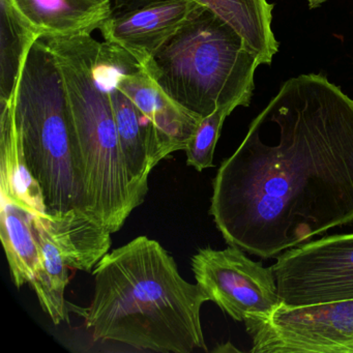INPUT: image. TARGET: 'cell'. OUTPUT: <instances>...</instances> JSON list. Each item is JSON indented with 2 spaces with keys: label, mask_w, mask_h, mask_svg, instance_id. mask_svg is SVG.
Here are the masks:
<instances>
[{
  "label": "cell",
  "mask_w": 353,
  "mask_h": 353,
  "mask_svg": "<svg viewBox=\"0 0 353 353\" xmlns=\"http://www.w3.org/2000/svg\"><path fill=\"white\" fill-rule=\"evenodd\" d=\"M210 214L262 259L352 224V99L316 74L285 82L221 164Z\"/></svg>",
  "instance_id": "6da1fadb"
},
{
  "label": "cell",
  "mask_w": 353,
  "mask_h": 353,
  "mask_svg": "<svg viewBox=\"0 0 353 353\" xmlns=\"http://www.w3.org/2000/svg\"><path fill=\"white\" fill-rule=\"evenodd\" d=\"M92 274V303L71 307L84 318L94 341L154 352L208 350L201 307L210 299L197 283L181 276L159 241L136 237L108 252Z\"/></svg>",
  "instance_id": "7a4b0ae2"
},
{
  "label": "cell",
  "mask_w": 353,
  "mask_h": 353,
  "mask_svg": "<svg viewBox=\"0 0 353 353\" xmlns=\"http://www.w3.org/2000/svg\"><path fill=\"white\" fill-rule=\"evenodd\" d=\"M65 88L84 183V210L111 233L143 203L128 171L110 98L115 49L92 34L40 38Z\"/></svg>",
  "instance_id": "3957f363"
},
{
  "label": "cell",
  "mask_w": 353,
  "mask_h": 353,
  "mask_svg": "<svg viewBox=\"0 0 353 353\" xmlns=\"http://www.w3.org/2000/svg\"><path fill=\"white\" fill-rule=\"evenodd\" d=\"M261 65L241 36L204 9L143 69L171 99L205 117L222 107H248Z\"/></svg>",
  "instance_id": "277c9868"
},
{
  "label": "cell",
  "mask_w": 353,
  "mask_h": 353,
  "mask_svg": "<svg viewBox=\"0 0 353 353\" xmlns=\"http://www.w3.org/2000/svg\"><path fill=\"white\" fill-rule=\"evenodd\" d=\"M24 158L47 214L84 210V183L61 72L41 39L22 61L13 90Z\"/></svg>",
  "instance_id": "5b68a950"
},
{
  "label": "cell",
  "mask_w": 353,
  "mask_h": 353,
  "mask_svg": "<svg viewBox=\"0 0 353 353\" xmlns=\"http://www.w3.org/2000/svg\"><path fill=\"white\" fill-rule=\"evenodd\" d=\"M253 353H353V299L280 305L265 318L245 320Z\"/></svg>",
  "instance_id": "8992f818"
},
{
  "label": "cell",
  "mask_w": 353,
  "mask_h": 353,
  "mask_svg": "<svg viewBox=\"0 0 353 353\" xmlns=\"http://www.w3.org/2000/svg\"><path fill=\"white\" fill-rule=\"evenodd\" d=\"M288 307L353 299V232L287 250L272 266Z\"/></svg>",
  "instance_id": "52a82bcc"
},
{
  "label": "cell",
  "mask_w": 353,
  "mask_h": 353,
  "mask_svg": "<svg viewBox=\"0 0 353 353\" xmlns=\"http://www.w3.org/2000/svg\"><path fill=\"white\" fill-rule=\"evenodd\" d=\"M192 268L210 301L235 321L268 317L283 303L272 266L253 261L239 248L198 250Z\"/></svg>",
  "instance_id": "ba28073f"
},
{
  "label": "cell",
  "mask_w": 353,
  "mask_h": 353,
  "mask_svg": "<svg viewBox=\"0 0 353 353\" xmlns=\"http://www.w3.org/2000/svg\"><path fill=\"white\" fill-rule=\"evenodd\" d=\"M117 85L145 121L154 167L173 152L185 150L202 117L171 99L131 55L117 73Z\"/></svg>",
  "instance_id": "9c48e42d"
},
{
  "label": "cell",
  "mask_w": 353,
  "mask_h": 353,
  "mask_svg": "<svg viewBox=\"0 0 353 353\" xmlns=\"http://www.w3.org/2000/svg\"><path fill=\"white\" fill-rule=\"evenodd\" d=\"M205 8L194 0H158L114 11L99 28L104 42L131 55L142 68Z\"/></svg>",
  "instance_id": "30bf717a"
},
{
  "label": "cell",
  "mask_w": 353,
  "mask_h": 353,
  "mask_svg": "<svg viewBox=\"0 0 353 353\" xmlns=\"http://www.w3.org/2000/svg\"><path fill=\"white\" fill-rule=\"evenodd\" d=\"M37 37L92 34L113 13V0H7Z\"/></svg>",
  "instance_id": "8fae6325"
},
{
  "label": "cell",
  "mask_w": 353,
  "mask_h": 353,
  "mask_svg": "<svg viewBox=\"0 0 353 353\" xmlns=\"http://www.w3.org/2000/svg\"><path fill=\"white\" fill-rule=\"evenodd\" d=\"M39 218L72 270L94 272L110 249L112 233L83 210L46 212Z\"/></svg>",
  "instance_id": "7c38bea8"
},
{
  "label": "cell",
  "mask_w": 353,
  "mask_h": 353,
  "mask_svg": "<svg viewBox=\"0 0 353 353\" xmlns=\"http://www.w3.org/2000/svg\"><path fill=\"white\" fill-rule=\"evenodd\" d=\"M0 196L26 206L36 216L46 214L42 190L24 158L13 94L0 101Z\"/></svg>",
  "instance_id": "4fadbf2b"
},
{
  "label": "cell",
  "mask_w": 353,
  "mask_h": 353,
  "mask_svg": "<svg viewBox=\"0 0 353 353\" xmlns=\"http://www.w3.org/2000/svg\"><path fill=\"white\" fill-rule=\"evenodd\" d=\"M110 79V98L113 115L125 156L130 177L137 189L146 196L148 179L154 168L150 132L139 109L117 85V75L129 54L115 48Z\"/></svg>",
  "instance_id": "5bb4252c"
},
{
  "label": "cell",
  "mask_w": 353,
  "mask_h": 353,
  "mask_svg": "<svg viewBox=\"0 0 353 353\" xmlns=\"http://www.w3.org/2000/svg\"><path fill=\"white\" fill-rule=\"evenodd\" d=\"M226 22L255 53L261 65L272 63L279 44L272 30V9L268 0H194Z\"/></svg>",
  "instance_id": "9a60e30c"
},
{
  "label": "cell",
  "mask_w": 353,
  "mask_h": 353,
  "mask_svg": "<svg viewBox=\"0 0 353 353\" xmlns=\"http://www.w3.org/2000/svg\"><path fill=\"white\" fill-rule=\"evenodd\" d=\"M0 239L7 256L12 280L17 288L30 283L40 264V245L34 231V216L17 202L1 198Z\"/></svg>",
  "instance_id": "2e32d148"
},
{
  "label": "cell",
  "mask_w": 353,
  "mask_h": 353,
  "mask_svg": "<svg viewBox=\"0 0 353 353\" xmlns=\"http://www.w3.org/2000/svg\"><path fill=\"white\" fill-rule=\"evenodd\" d=\"M34 231L40 245V264L30 284L41 307L55 325L68 319L65 291L69 283L68 265L52 239L45 230L39 216H34Z\"/></svg>",
  "instance_id": "e0dca14e"
},
{
  "label": "cell",
  "mask_w": 353,
  "mask_h": 353,
  "mask_svg": "<svg viewBox=\"0 0 353 353\" xmlns=\"http://www.w3.org/2000/svg\"><path fill=\"white\" fill-rule=\"evenodd\" d=\"M37 40L7 0H0V101L13 94L24 57Z\"/></svg>",
  "instance_id": "ac0fdd59"
},
{
  "label": "cell",
  "mask_w": 353,
  "mask_h": 353,
  "mask_svg": "<svg viewBox=\"0 0 353 353\" xmlns=\"http://www.w3.org/2000/svg\"><path fill=\"white\" fill-rule=\"evenodd\" d=\"M233 110L234 108L232 107H222L212 114L202 117L185 150L189 166L194 167L199 172L214 166V150L220 138L221 130L225 119Z\"/></svg>",
  "instance_id": "d6986e66"
},
{
  "label": "cell",
  "mask_w": 353,
  "mask_h": 353,
  "mask_svg": "<svg viewBox=\"0 0 353 353\" xmlns=\"http://www.w3.org/2000/svg\"><path fill=\"white\" fill-rule=\"evenodd\" d=\"M158 0H113V12L136 9Z\"/></svg>",
  "instance_id": "ffe728a7"
}]
</instances>
